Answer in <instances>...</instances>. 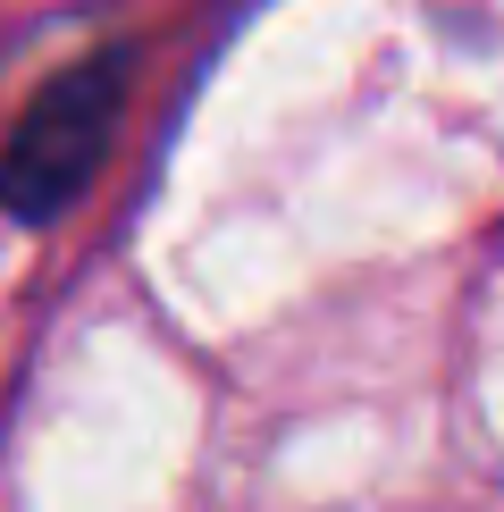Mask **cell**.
Listing matches in <instances>:
<instances>
[{
	"instance_id": "6da1fadb",
	"label": "cell",
	"mask_w": 504,
	"mask_h": 512,
	"mask_svg": "<svg viewBox=\"0 0 504 512\" xmlns=\"http://www.w3.org/2000/svg\"><path fill=\"white\" fill-rule=\"evenodd\" d=\"M118 101H126V59L101 51L68 68L51 84V93L34 101L26 118H17L9 152H0V210H17V219H59L84 185H93L101 152H110V126H118Z\"/></svg>"
}]
</instances>
